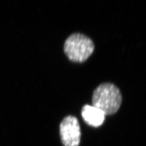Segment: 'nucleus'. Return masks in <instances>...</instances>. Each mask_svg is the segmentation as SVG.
I'll use <instances>...</instances> for the list:
<instances>
[{
  "mask_svg": "<svg viewBox=\"0 0 146 146\" xmlns=\"http://www.w3.org/2000/svg\"><path fill=\"white\" fill-rule=\"evenodd\" d=\"M92 102L93 106L100 110L105 115H111L120 108L122 95L116 86L110 83H104L94 91Z\"/></svg>",
  "mask_w": 146,
  "mask_h": 146,
  "instance_id": "obj_1",
  "label": "nucleus"
},
{
  "mask_svg": "<svg viewBox=\"0 0 146 146\" xmlns=\"http://www.w3.org/2000/svg\"><path fill=\"white\" fill-rule=\"evenodd\" d=\"M94 45L87 36L76 33L68 37L64 44V51L70 60L84 62L93 54Z\"/></svg>",
  "mask_w": 146,
  "mask_h": 146,
  "instance_id": "obj_2",
  "label": "nucleus"
},
{
  "mask_svg": "<svg viewBox=\"0 0 146 146\" xmlns=\"http://www.w3.org/2000/svg\"><path fill=\"white\" fill-rule=\"evenodd\" d=\"M60 134L65 146H78L80 142L81 131L77 119L72 116L64 118L60 125Z\"/></svg>",
  "mask_w": 146,
  "mask_h": 146,
  "instance_id": "obj_3",
  "label": "nucleus"
},
{
  "mask_svg": "<svg viewBox=\"0 0 146 146\" xmlns=\"http://www.w3.org/2000/svg\"><path fill=\"white\" fill-rule=\"evenodd\" d=\"M82 116L86 124L94 127L101 125L106 116L100 110L90 105H85L82 108Z\"/></svg>",
  "mask_w": 146,
  "mask_h": 146,
  "instance_id": "obj_4",
  "label": "nucleus"
}]
</instances>
